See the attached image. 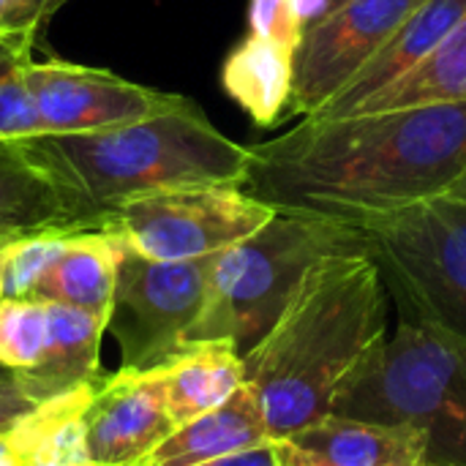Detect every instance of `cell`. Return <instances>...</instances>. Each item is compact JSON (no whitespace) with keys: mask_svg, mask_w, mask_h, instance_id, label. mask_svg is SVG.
Instances as JSON below:
<instances>
[{"mask_svg":"<svg viewBox=\"0 0 466 466\" xmlns=\"http://www.w3.org/2000/svg\"><path fill=\"white\" fill-rule=\"evenodd\" d=\"M407 319L466 341V175L453 186L352 221Z\"/></svg>","mask_w":466,"mask_h":466,"instance_id":"obj_6","label":"cell"},{"mask_svg":"<svg viewBox=\"0 0 466 466\" xmlns=\"http://www.w3.org/2000/svg\"><path fill=\"white\" fill-rule=\"evenodd\" d=\"M246 191L276 210L352 224L431 197L466 175V101L306 117L248 147Z\"/></svg>","mask_w":466,"mask_h":466,"instance_id":"obj_1","label":"cell"},{"mask_svg":"<svg viewBox=\"0 0 466 466\" xmlns=\"http://www.w3.org/2000/svg\"><path fill=\"white\" fill-rule=\"evenodd\" d=\"M0 466H14L11 456H8V448H5V440H3V434H0Z\"/></svg>","mask_w":466,"mask_h":466,"instance_id":"obj_32","label":"cell"},{"mask_svg":"<svg viewBox=\"0 0 466 466\" xmlns=\"http://www.w3.org/2000/svg\"><path fill=\"white\" fill-rule=\"evenodd\" d=\"M423 466H434V464H423Z\"/></svg>","mask_w":466,"mask_h":466,"instance_id":"obj_37","label":"cell"},{"mask_svg":"<svg viewBox=\"0 0 466 466\" xmlns=\"http://www.w3.org/2000/svg\"><path fill=\"white\" fill-rule=\"evenodd\" d=\"M276 461H279V466H333L328 464V461H322L319 456L298 448L289 440H279L276 442Z\"/></svg>","mask_w":466,"mask_h":466,"instance_id":"obj_30","label":"cell"},{"mask_svg":"<svg viewBox=\"0 0 466 466\" xmlns=\"http://www.w3.org/2000/svg\"><path fill=\"white\" fill-rule=\"evenodd\" d=\"M35 407H38V401L27 393L19 374L14 371L8 380L0 382V434H5L19 418H25Z\"/></svg>","mask_w":466,"mask_h":466,"instance_id":"obj_27","label":"cell"},{"mask_svg":"<svg viewBox=\"0 0 466 466\" xmlns=\"http://www.w3.org/2000/svg\"><path fill=\"white\" fill-rule=\"evenodd\" d=\"M104 221L33 139H0V240L60 227L104 229Z\"/></svg>","mask_w":466,"mask_h":466,"instance_id":"obj_12","label":"cell"},{"mask_svg":"<svg viewBox=\"0 0 466 466\" xmlns=\"http://www.w3.org/2000/svg\"><path fill=\"white\" fill-rule=\"evenodd\" d=\"M440 101H466V14L418 68L377 96L366 98L352 115Z\"/></svg>","mask_w":466,"mask_h":466,"instance_id":"obj_21","label":"cell"},{"mask_svg":"<svg viewBox=\"0 0 466 466\" xmlns=\"http://www.w3.org/2000/svg\"><path fill=\"white\" fill-rule=\"evenodd\" d=\"M85 426L93 466L139 464L175 431L161 366L150 371H101Z\"/></svg>","mask_w":466,"mask_h":466,"instance_id":"obj_11","label":"cell"},{"mask_svg":"<svg viewBox=\"0 0 466 466\" xmlns=\"http://www.w3.org/2000/svg\"><path fill=\"white\" fill-rule=\"evenodd\" d=\"M341 3H344V0H333V8H336V5H341Z\"/></svg>","mask_w":466,"mask_h":466,"instance_id":"obj_35","label":"cell"},{"mask_svg":"<svg viewBox=\"0 0 466 466\" xmlns=\"http://www.w3.org/2000/svg\"><path fill=\"white\" fill-rule=\"evenodd\" d=\"M344 251H369L352 224L276 210L262 229L213 257L205 303L186 344L227 341L246 355L281 317L306 270Z\"/></svg>","mask_w":466,"mask_h":466,"instance_id":"obj_4","label":"cell"},{"mask_svg":"<svg viewBox=\"0 0 466 466\" xmlns=\"http://www.w3.org/2000/svg\"><path fill=\"white\" fill-rule=\"evenodd\" d=\"M161 371L175 429L218 410L246 385L243 355L227 341L186 344Z\"/></svg>","mask_w":466,"mask_h":466,"instance_id":"obj_20","label":"cell"},{"mask_svg":"<svg viewBox=\"0 0 466 466\" xmlns=\"http://www.w3.org/2000/svg\"><path fill=\"white\" fill-rule=\"evenodd\" d=\"M268 442L273 440L268 434L262 407L254 390L243 385L218 410L175 429L137 466H202Z\"/></svg>","mask_w":466,"mask_h":466,"instance_id":"obj_15","label":"cell"},{"mask_svg":"<svg viewBox=\"0 0 466 466\" xmlns=\"http://www.w3.org/2000/svg\"><path fill=\"white\" fill-rule=\"evenodd\" d=\"M388 287L369 251L314 262L273 328L243 355L273 442L333 412L388 344Z\"/></svg>","mask_w":466,"mask_h":466,"instance_id":"obj_2","label":"cell"},{"mask_svg":"<svg viewBox=\"0 0 466 466\" xmlns=\"http://www.w3.org/2000/svg\"><path fill=\"white\" fill-rule=\"evenodd\" d=\"M248 27L254 35L273 38L292 52L298 49V44L303 38V30L292 11V0H251Z\"/></svg>","mask_w":466,"mask_h":466,"instance_id":"obj_25","label":"cell"},{"mask_svg":"<svg viewBox=\"0 0 466 466\" xmlns=\"http://www.w3.org/2000/svg\"><path fill=\"white\" fill-rule=\"evenodd\" d=\"M202 466H279V461H276V442H268V445H259V448H251V451H240V453H232V456H224L218 461H210V464Z\"/></svg>","mask_w":466,"mask_h":466,"instance_id":"obj_29","label":"cell"},{"mask_svg":"<svg viewBox=\"0 0 466 466\" xmlns=\"http://www.w3.org/2000/svg\"><path fill=\"white\" fill-rule=\"evenodd\" d=\"M30 57L33 55L0 71V139L44 137V123L25 76V63Z\"/></svg>","mask_w":466,"mask_h":466,"instance_id":"obj_24","label":"cell"},{"mask_svg":"<svg viewBox=\"0 0 466 466\" xmlns=\"http://www.w3.org/2000/svg\"><path fill=\"white\" fill-rule=\"evenodd\" d=\"M49 341V306L38 298L0 300V366L33 371Z\"/></svg>","mask_w":466,"mask_h":466,"instance_id":"obj_23","label":"cell"},{"mask_svg":"<svg viewBox=\"0 0 466 466\" xmlns=\"http://www.w3.org/2000/svg\"><path fill=\"white\" fill-rule=\"evenodd\" d=\"M11 374H14V371H8L5 366H0V382H3V380H8Z\"/></svg>","mask_w":466,"mask_h":466,"instance_id":"obj_33","label":"cell"},{"mask_svg":"<svg viewBox=\"0 0 466 466\" xmlns=\"http://www.w3.org/2000/svg\"><path fill=\"white\" fill-rule=\"evenodd\" d=\"M55 11V0H0V33L41 27Z\"/></svg>","mask_w":466,"mask_h":466,"instance_id":"obj_26","label":"cell"},{"mask_svg":"<svg viewBox=\"0 0 466 466\" xmlns=\"http://www.w3.org/2000/svg\"><path fill=\"white\" fill-rule=\"evenodd\" d=\"M63 3H66V0H55V11H57V8H60Z\"/></svg>","mask_w":466,"mask_h":466,"instance_id":"obj_34","label":"cell"},{"mask_svg":"<svg viewBox=\"0 0 466 466\" xmlns=\"http://www.w3.org/2000/svg\"><path fill=\"white\" fill-rule=\"evenodd\" d=\"M126 243L109 229H82L38 281L33 298L109 317Z\"/></svg>","mask_w":466,"mask_h":466,"instance_id":"obj_18","label":"cell"},{"mask_svg":"<svg viewBox=\"0 0 466 466\" xmlns=\"http://www.w3.org/2000/svg\"><path fill=\"white\" fill-rule=\"evenodd\" d=\"M273 216V205L240 186H180L115 205L104 216V229L147 259L186 262L216 257L262 229Z\"/></svg>","mask_w":466,"mask_h":466,"instance_id":"obj_7","label":"cell"},{"mask_svg":"<svg viewBox=\"0 0 466 466\" xmlns=\"http://www.w3.org/2000/svg\"><path fill=\"white\" fill-rule=\"evenodd\" d=\"M35 33H38V27L14 30V33H0V71L8 68V66H14L16 60L33 55Z\"/></svg>","mask_w":466,"mask_h":466,"instance_id":"obj_28","label":"cell"},{"mask_svg":"<svg viewBox=\"0 0 466 466\" xmlns=\"http://www.w3.org/2000/svg\"><path fill=\"white\" fill-rule=\"evenodd\" d=\"M49 341L41 363L33 371H16L27 393L44 404L71 388H79L101 374L98 350L106 333V319L66 306L49 303Z\"/></svg>","mask_w":466,"mask_h":466,"instance_id":"obj_19","label":"cell"},{"mask_svg":"<svg viewBox=\"0 0 466 466\" xmlns=\"http://www.w3.org/2000/svg\"><path fill=\"white\" fill-rule=\"evenodd\" d=\"M96 380L38 404L3 434L14 466H93L85 412Z\"/></svg>","mask_w":466,"mask_h":466,"instance_id":"obj_16","label":"cell"},{"mask_svg":"<svg viewBox=\"0 0 466 466\" xmlns=\"http://www.w3.org/2000/svg\"><path fill=\"white\" fill-rule=\"evenodd\" d=\"M210 265L213 257L158 262L126 246L106 317V333L120 350V369L150 371L186 347L205 303Z\"/></svg>","mask_w":466,"mask_h":466,"instance_id":"obj_8","label":"cell"},{"mask_svg":"<svg viewBox=\"0 0 466 466\" xmlns=\"http://www.w3.org/2000/svg\"><path fill=\"white\" fill-rule=\"evenodd\" d=\"M82 232L76 227L38 229L19 238L0 240V287L3 298H33L38 281L49 273L71 238Z\"/></svg>","mask_w":466,"mask_h":466,"instance_id":"obj_22","label":"cell"},{"mask_svg":"<svg viewBox=\"0 0 466 466\" xmlns=\"http://www.w3.org/2000/svg\"><path fill=\"white\" fill-rule=\"evenodd\" d=\"M426 0H344L295 49L292 115L322 112Z\"/></svg>","mask_w":466,"mask_h":466,"instance_id":"obj_9","label":"cell"},{"mask_svg":"<svg viewBox=\"0 0 466 466\" xmlns=\"http://www.w3.org/2000/svg\"><path fill=\"white\" fill-rule=\"evenodd\" d=\"M333 415L410 423L426 434V464L466 466V341L404 319Z\"/></svg>","mask_w":466,"mask_h":466,"instance_id":"obj_5","label":"cell"},{"mask_svg":"<svg viewBox=\"0 0 466 466\" xmlns=\"http://www.w3.org/2000/svg\"><path fill=\"white\" fill-rule=\"evenodd\" d=\"M292 11H295L300 30L306 33L311 25H317L333 11V0H292Z\"/></svg>","mask_w":466,"mask_h":466,"instance_id":"obj_31","label":"cell"},{"mask_svg":"<svg viewBox=\"0 0 466 466\" xmlns=\"http://www.w3.org/2000/svg\"><path fill=\"white\" fill-rule=\"evenodd\" d=\"M25 76L35 98L44 134H85L128 126L175 106L183 96L128 82L106 68L57 57H30Z\"/></svg>","mask_w":466,"mask_h":466,"instance_id":"obj_10","label":"cell"},{"mask_svg":"<svg viewBox=\"0 0 466 466\" xmlns=\"http://www.w3.org/2000/svg\"><path fill=\"white\" fill-rule=\"evenodd\" d=\"M298 448L333 466H423L426 434L410 423L325 415L289 437Z\"/></svg>","mask_w":466,"mask_h":466,"instance_id":"obj_14","label":"cell"},{"mask_svg":"<svg viewBox=\"0 0 466 466\" xmlns=\"http://www.w3.org/2000/svg\"><path fill=\"white\" fill-rule=\"evenodd\" d=\"M33 145L104 216L131 197L161 188H243L251 161L248 147L224 137L186 96L175 106L128 126L44 134Z\"/></svg>","mask_w":466,"mask_h":466,"instance_id":"obj_3","label":"cell"},{"mask_svg":"<svg viewBox=\"0 0 466 466\" xmlns=\"http://www.w3.org/2000/svg\"><path fill=\"white\" fill-rule=\"evenodd\" d=\"M221 85L259 128H273L292 115L295 52L284 44L248 33L224 60Z\"/></svg>","mask_w":466,"mask_h":466,"instance_id":"obj_17","label":"cell"},{"mask_svg":"<svg viewBox=\"0 0 466 466\" xmlns=\"http://www.w3.org/2000/svg\"><path fill=\"white\" fill-rule=\"evenodd\" d=\"M466 14V0H426L393 35L390 41L355 74V79L317 115L311 117H344L352 115L366 98L404 79L418 68L453 30Z\"/></svg>","mask_w":466,"mask_h":466,"instance_id":"obj_13","label":"cell"},{"mask_svg":"<svg viewBox=\"0 0 466 466\" xmlns=\"http://www.w3.org/2000/svg\"><path fill=\"white\" fill-rule=\"evenodd\" d=\"M0 300H3V287H0Z\"/></svg>","mask_w":466,"mask_h":466,"instance_id":"obj_36","label":"cell"}]
</instances>
